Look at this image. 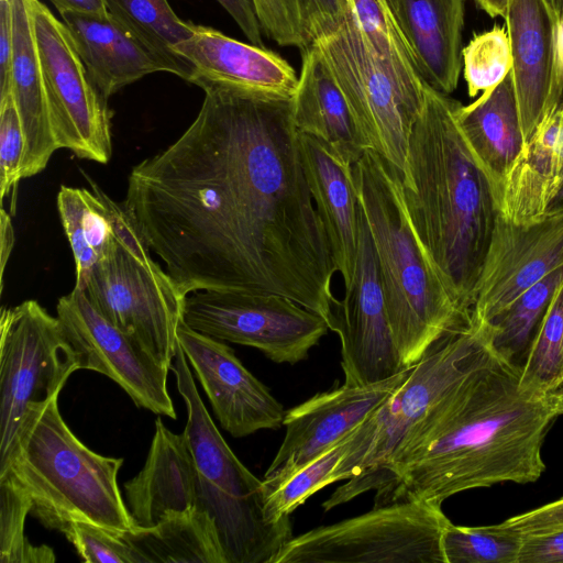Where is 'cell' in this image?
<instances>
[{
	"label": "cell",
	"instance_id": "1",
	"mask_svg": "<svg viewBox=\"0 0 563 563\" xmlns=\"http://www.w3.org/2000/svg\"><path fill=\"white\" fill-rule=\"evenodd\" d=\"M203 91L180 136L131 169L123 209L185 296L277 294L333 331L336 268L305 175L292 97Z\"/></svg>",
	"mask_w": 563,
	"mask_h": 563
},
{
	"label": "cell",
	"instance_id": "2",
	"mask_svg": "<svg viewBox=\"0 0 563 563\" xmlns=\"http://www.w3.org/2000/svg\"><path fill=\"white\" fill-rule=\"evenodd\" d=\"M520 365L499 356L442 398L377 471L349 479L325 499L329 511L376 492L375 505L442 503L464 490L536 482L541 450L563 415V388L523 387Z\"/></svg>",
	"mask_w": 563,
	"mask_h": 563
},
{
	"label": "cell",
	"instance_id": "3",
	"mask_svg": "<svg viewBox=\"0 0 563 563\" xmlns=\"http://www.w3.org/2000/svg\"><path fill=\"white\" fill-rule=\"evenodd\" d=\"M460 103L426 84L400 183L420 246L452 297L471 313L499 205L459 125Z\"/></svg>",
	"mask_w": 563,
	"mask_h": 563
},
{
	"label": "cell",
	"instance_id": "4",
	"mask_svg": "<svg viewBox=\"0 0 563 563\" xmlns=\"http://www.w3.org/2000/svg\"><path fill=\"white\" fill-rule=\"evenodd\" d=\"M352 172L394 341L410 367L444 334L468 324L471 313L452 297L417 240L402 200L401 173L372 148Z\"/></svg>",
	"mask_w": 563,
	"mask_h": 563
},
{
	"label": "cell",
	"instance_id": "5",
	"mask_svg": "<svg viewBox=\"0 0 563 563\" xmlns=\"http://www.w3.org/2000/svg\"><path fill=\"white\" fill-rule=\"evenodd\" d=\"M57 399L29 410L0 475L21 486L30 515L47 529L63 533L73 521L117 533L134 529L118 485L123 459L86 446L66 424Z\"/></svg>",
	"mask_w": 563,
	"mask_h": 563
},
{
	"label": "cell",
	"instance_id": "6",
	"mask_svg": "<svg viewBox=\"0 0 563 563\" xmlns=\"http://www.w3.org/2000/svg\"><path fill=\"white\" fill-rule=\"evenodd\" d=\"M170 369L187 408L185 434L198 476V508L216 522L227 563H274L292 538L288 519L271 522L264 485L238 459L212 421L179 345Z\"/></svg>",
	"mask_w": 563,
	"mask_h": 563
},
{
	"label": "cell",
	"instance_id": "7",
	"mask_svg": "<svg viewBox=\"0 0 563 563\" xmlns=\"http://www.w3.org/2000/svg\"><path fill=\"white\" fill-rule=\"evenodd\" d=\"M493 340L492 322L471 314L468 324L434 342L401 386L353 432L332 482L365 476L380 468L442 398L500 356Z\"/></svg>",
	"mask_w": 563,
	"mask_h": 563
},
{
	"label": "cell",
	"instance_id": "8",
	"mask_svg": "<svg viewBox=\"0 0 563 563\" xmlns=\"http://www.w3.org/2000/svg\"><path fill=\"white\" fill-rule=\"evenodd\" d=\"M84 291L109 322L170 369L187 296L152 257L120 205L113 245L92 269Z\"/></svg>",
	"mask_w": 563,
	"mask_h": 563
},
{
	"label": "cell",
	"instance_id": "9",
	"mask_svg": "<svg viewBox=\"0 0 563 563\" xmlns=\"http://www.w3.org/2000/svg\"><path fill=\"white\" fill-rule=\"evenodd\" d=\"M442 505L406 500L292 537L274 563H445Z\"/></svg>",
	"mask_w": 563,
	"mask_h": 563
},
{
	"label": "cell",
	"instance_id": "10",
	"mask_svg": "<svg viewBox=\"0 0 563 563\" xmlns=\"http://www.w3.org/2000/svg\"><path fill=\"white\" fill-rule=\"evenodd\" d=\"M79 360L58 319L30 299L0 314V468L34 407L59 396Z\"/></svg>",
	"mask_w": 563,
	"mask_h": 563
},
{
	"label": "cell",
	"instance_id": "11",
	"mask_svg": "<svg viewBox=\"0 0 563 563\" xmlns=\"http://www.w3.org/2000/svg\"><path fill=\"white\" fill-rule=\"evenodd\" d=\"M57 148L107 164L112 155L111 112L91 80L65 25L41 0H29Z\"/></svg>",
	"mask_w": 563,
	"mask_h": 563
},
{
	"label": "cell",
	"instance_id": "12",
	"mask_svg": "<svg viewBox=\"0 0 563 563\" xmlns=\"http://www.w3.org/2000/svg\"><path fill=\"white\" fill-rule=\"evenodd\" d=\"M183 321L224 342L252 346L276 363L294 365L329 327L318 313L271 292L199 290L186 297Z\"/></svg>",
	"mask_w": 563,
	"mask_h": 563
},
{
	"label": "cell",
	"instance_id": "13",
	"mask_svg": "<svg viewBox=\"0 0 563 563\" xmlns=\"http://www.w3.org/2000/svg\"><path fill=\"white\" fill-rule=\"evenodd\" d=\"M324 55L371 148L400 173L409 135L422 109L373 54L351 16L334 33L314 42Z\"/></svg>",
	"mask_w": 563,
	"mask_h": 563
},
{
	"label": "cell",
	"instance_id": "14",
	"mask_svg": "<svg viewBox=\"0 0 563 563\" xmlns=\"http://www.w3.org/2000/svg\"><path fill=\"white\" fill-rule=\"evenodd\" d=\"M66 335L77 353L79 368L106 375L117 383L139 408L176 419L167 389L166 369L132 339L109 322L74 288L56 305Z\"/></svg>",
	"mask_w": 563,
	"mask_h": 563
},
{
	"label": "cell",
	"instance_id": "15",
	"mask_svg": "<svg viewBox=\"0 0 563 563\" xmlns=\"http://www.w3.org/2000/svg\"><path fill=\"white\" fill-rule=\"evenodd\" d=\"M358 251L353 278L336 307L344 385L385 380L408 368L391 333L376 254L364 211L358 212Z\"/></svg>",
	"mask_w": 563,
	"mask_h": 563
},
{
	"label": "cell",
	"instance_id": "16",
	"mask_svg": "<svg viewBox=\"0 0 563 563\" xmlns=\"http://www.w3.org/2000/svg\"><path fill=\"white\" fill-rule=\"evenodd\" d=\"M525 144L562 102V20L547 0H509L505 14Z\"/></svg>",
	"mask_w": 563,
	"mask_h": 563
},
{
	"label": "cell",
	"instance_id": "17",
	"mask_svg": "<svg viewBox=\"0 0 563 563\" xmlns=\"http://www.w3.org/2000/svg\"><path fill=\"white\" fill-rule=\"evenodd\" d=\"M563 266V213L517 224L498 213L472 316L492 322L522 292Z\"/></svg>",
	"mask_w": 563,
	"mask_h": 563
},
{
	"label": "cell",
	"instance_id": "18",
	"mask_svg": "<svg viewBox=\"0 0 563 563\" xmlns=\"http://www.w3.org/2000/svg\"><path fill=\"white\" fill-rule=\"evenodd\" d=\"M412 366L382 382L319 393L285 412L283 442L263 484L273 485L352 434L401 384Z\"/></svg>",
	"mask_w": 563,
	"mask_h": 563
},
{
	"label": "cell",
	"instance_id": "19",
	"mask_svg": "<svg viewBox=\"0 0 563 563\" xmlns=\"http://www.w3.org/2000/svg\"><path fill=\"white\" fill-rule=\"evenodd\" d=\"M177 339L213 413L232 437L243 438L283 426V405L224 341L195 331L184 321Z\"/></svg>",
	"mask_w": 563,
	"mask_h": 563
},
{
	"label": "cell",
	"instance_id": "20",
	"mask_svg": "<svg viewBox=\"0 0 563 563\" xmlns=\"http://www.w3.org/2000/svg\"><path fill=\"white\" fill-rule=\"evenodd\" d=\"M59 14L91 80L107 99L153 73H172L187 81L191 76L188 64L166 57L109 11Z\"/></svg>",
	"mask_w": 563,
	"mask_h": 563
},
{
	"label": "cell",
	"instance_id": "21",
	"mask_svg": "<svg viewBox=\"0 0 563 563\" xmlns=\"http://www.w3.org/2000/svg\"><path fill=\"white\" fill-rule=\"evenodd\" d=\"M173 51L190 65L188 81L202 90L233 88L291 98L297 89L299 77L278 54L212 27L196 24Z\"/></svg>",
	"mask_w": 563,
	"mask_h": 563
},
{
	"label": "cell",
	"instance_id": "22",
	"mask_svg": "<svg viewBox=\"0 0 563 563\" xmlns=\"http://www.w3.org/2000/svg\"><path fill=\"white\" fill-rule=\"evenodd\" d=\"M124 492L135 528L198 507L197 468L185 432L170 431L158 418L146 461Z\"/></svg>",
	"mask_w": 563,
	"mask_h": 563
},
{
	"label": "cell",
	"instance_id": "23",
	"mask_svg": "<svg viewBox=\"0 0 563 563\" xmlns=\"http://www.w3.org/2000/svg\"><path fill=\"white\" fill-rule=\"evenodd\" d=\"M298 139L308 186L345 287L354 275L360 233L352 164L312 135L298 132Z\"/></svg>",
	"mask_w": 563,
	"mask_h": 563
},
{
	"label": "cell",
	"instance_id": "24",
	"mask_svg": "<svg viewBox=\"0 0 563 563\" xmlns=\"http://www.w3.org/2000/svg\"><path fill=\"white\" fill-rule=\"evenodd\" d=\"M423 81L452 93L462 70L466 0H386Z\"/></svg>",
	"mask_w": 563,
	"mask_h": 563
},
{
	"label": "cell",
	"instance_id": "25",
	"mask_svg": "<svg viewBox=\"0 0 563 563\" xmlns=\"http://www.w3.org/2000/svg\"><path fill=\"white\" fill-rule=\"evenodd\" d=\"M301 51V71L292 96L296 129L325 142L353 165L371 145L319 46L311 43Z\"/></svg>",
	"mask_w": 563,
	"mask_h": 563
},
{
	"label": "cell",
	"instance_id": "26",
	"mask_svg": "<svg viewBox=\"0 0 563 563\" xmlns=\"http://www.w3.org/2000/svg\"><path fill=\"white\" fill-rule=\"evenodd\" d=\"M13 57L10 92L23 133L21 177L41 173L57 151L52 131L43 71L38 58L29 0H11Z\"/></svg>",
	"mask_w": 563,
	"mask_h": 563
},
{
	"label": "cell",
	"instance_id": "27",
	"mask_svg": "<svg viewBox=\"0 0 563 563\" xmlns=\"http://www.w3.org/2000/svg\"><path fill=\"white\" fill-rule=\"evenodd\" d=\"M459 125L499 195L525 146L511 73L472 103H460Z\"/></svg>",
	"mask_w": 563,
	"mask_h": 563
},
{
	"label": "cell",
	"instance_id": "28",
	"mask_svg": "<svg viewBox=\"0 0 563 563\" xmlns=\"http://www.w3.org/2000/svg\"><path fill=\"white\" fill-rule=\"evenodd\" d=\"M561 118L559 104L525 144L504 181L499 213L510 222L527 224L545 214L554 196Z\"/></svg>",
	"mask_w": 563,
	"mask_h": 563
},
{
	"label": "cell",
	"instance_id": "29",
	"mask_svg": "<svg viewBox=\"0 0 563 563\" xmlns=\"http://www.w3.org/2000/svg\"><path fill=\"white\" fill-rule=\"evenodd\" d=\"M91 190L60 186L57 210L76 265V289L84 290L95 266L109 253L115 239L114 202L89 176Z\"/></svg>",
	"mask_w": 563,
	"mask_h": 563
},
{
	"label": "cell",
	"instance_id": "30",
	"mask_svg": "<svg viewBox=\"0 0 563 563\" xmlns=\"http://www.w3.org/2000/svg\"><path fill=\"white\" fill-rule=\"evenodd\" d=\"M121 536L140 563H227L214 520L198 507Z\"/></svg>",
	"mask_w": 563,
	"mask_h": 563
},
{
	"label": "cell",
	"instance_id": "31",
	"mask_svg": "<svg viewBox=\"0 0 563 563\" xmlns=\"http://www.w3.org/2000/svg\"><path fill=\"white\" fill-rule=\"evenodd\" d=\"M356 21L373 54L400 89L423 104L426 82L404 40L386 0H349Z\"/></svg>",
	"mask_w": 563,
	"mask_h": 563
},
{
	"label": "cell",
	"instance_id": "32",
	"mask_svg": "<svg viewBox=\"0 0 563 563\" xmlns=\"http://www.w3.org/2000/svg\"><path fill=\"white\" fill-rule=\"evenodd\" d=\"M563 280V266L522 292L492 321L493 344L507 361L521 365L550 301Z\"/></svg>",
	"mask_w": 563,
	"mask_h": 563
},
{
	"label": "cell",
	"instance_id": "33",
	"mask_svg": "<svg viewBox=\"0 0 563 563\" xmlns=\"http://www.w3.org/2000/svg\"><path fill=\"white\" fill-rule=\"evenodd\" d=\"M352 434L279 482L269 486L263 484L264 512L268 521L279 522L288 519L289 515L305 504L310 496L333 484L332 475L345 456Z\"/></svg>",
	"mask_w": 563,
	"mask_h": 563
},
{
	"label": "cell",
	"instance_id": "34",
	"mask_svg": "<svg viewBox=\"0 0 563 563\" xmlns=\"http://www.w3.org/2000/svg\"><path fill=\"white\" fill-rule=\"evenodd\" d=\"M523 387L563 388V280L555 290L520 365Z\"/></svg>",
	"mask_w": 563,
	"mask_h": 563
},
{
	"label": "cell",
	"instance_id": "35",
	"mask_svg": "<svg viewBox=\"0 0 563 563\" xmlns=\"http://www.w3.org/2000/svg\"><path fill=\"white\" fill-rule=\"evenodd\" d=\"M106 1L108 11L153 48L170 59L188 64L174 53L173 47L188 38L196 24L181 20L168 0Z\"/></svg>",
	"mask_w": 563,
	"mask_h": 563
},
{
	"label": "cell",
	"instance_id": "36",
	"mask_svg": "<svg viewBox=\"0 0 563 563\" xmlns=\"http://www.w3.org/2000/svg\"><path fill=\"white\" fill-rule=\"evenodd\" d=\"M523 534L506 527L446 525L442 536L445 563H518Z\"/></svg>",
	"mask_w": 563,
	"mask_h": 563
},
{
	"label": "cell",
	"instance_id": "37",
	"mask_svg": "<svg viewBox=\"0 0 563 563\" xmlns=\"http://www.w3.org/2000/svg\"><path fill=\"white\" fill-rule=\"evenodd\" d=\"M31 503L21 486L9 475H0V562H55L53 549L32 544L24 533Z\"/></svg>",
	"mask_w": 563,
	"mask_h": 563
},
{
	"label": "cell",
	"instance_id": "38",
	"mask_svg": "<svg viewBox=\"0 0 563 563\" xmlns=\"http://www.w3.org/2000/svg\"><path fill=\"white\" fill-rule=\"evenodd\" d=\"M464 78L470 97L494 89L511 70L507 30L495 25L475 35L462 49Z\"/></svg>",
	"mask_w": 563,
	"mask_h": 563
},
{
	"label": "cell",
	"instance_id": "39",
	"mask_svg": "<svg viewBox=\"0 0 563 563\" xmlns=\"http://www.w3.org/2000/svg\"><path fill=\"white\" fill-rule=\"evenodd\" d=\"M63 534L87 563H140L121 533L86 521H73Z\"/></svg>",
	"mask_w": 563,
	"mask_h": 563
},
{
	"label": "cell",
	"instance_id": "40",
	"mask_svg": "<svg viewBox=\"0 0 563 563\" xmlns=\"http://www.w3.org/2000/svg\"><path fill=\"white\" fill-rule=\"evenodd\" d=\"M24 133L10 93L0 98V197L4 199L22 179Z\"/></svg>",
	"mask_w": 563,
	"mask_h": 563
},
{
	"label": "cell",
	"instance_id": "41",
	"mask_svg": "<svg viewBox=\"0 0 563 563\" xmlns=\"http://www.w3.org/2000/svg\"><path fill=\"white\" fill-rule=\"evenodd\" d=\"M263 32L280 46L310 45L301 23L298 0H254Z\"/></svg>",
	"mask_w": 563,
	"mask_h": 563
},
{
	"label": "cell",
	"instance_id": "42",
	"mask_svg": "<svg viewBox=\"0 0 563 563\" xmlns=\"http://www.w3.org/2000/svg\"><path fill=\"white\" fill-rule=\"evenodd\" d=\"M298 4L310 44L338 31L352 14L349 0H298Z\"/></svg>",
	"mask_w": 563,
	"mask_h": 563
},
{
	"label": "cell",
	"instance_id": "43",
	"mask_svg": "<svg viewBox=\"0 0 563 563\" xmlns=\"http://www.w3.org/2000/svg\"><path fill=\"white\" fill-rule=\"evenodd\" d=\"M503 523L521 533H541L563 528V497L506 519Z\"/></svg>",
	"mask_w": 563,
	"mask_h": 563
},
{
	"label": "cell",
	"instance_id": "44",
	"mask_svg": "<svg viewBox=\"0 0 563 563\" xmlns=\"http://www.w3.org/2000/svg\"><path fill=\"white\" fill-rule=\"evenodd\" d=\"M518 563H563V528L523 534Z\"/></svg>",
	"mask_w": 563,
	"mask_h": 563
},
{
	"label": "cell",
	"instance_id": "45",
	"mask_svg": "<svg viewBox=\"0 0 563 563\" xmlns=\"http://www.w3.org/2000/svg\"><path fill=\"white\" fill-rule=\"evenodd\" d=\"M13 57V22L11 0L0 1V98L10 93Z\"/></svg>",
	"mask_w": 563,
	"mask_h": 563
},
{
	"label": "cell",
	"instance_id": "46",
	"mask_svg": "<svg viewBox=\"0 0 563 563\" xmlns=\"http://www.w3.org/2000/svg\"><path fill=\"white\" fill-rule=\"evenodd\" d=\"M235 21L238 26L255 45L263 46L262 25L254 0H216Z\"/></svg>",
	"mask_w": 563,
	"mask_h": 563
},
{
	"label": "cell",
	"instance_id": "47",
	"mask_svg": "<svg viewBox=\"0 0 563 563\" xmlns=\"http://www.w3.org/2000/svg\"><path fill=\"white\" fill-rule=\"evenodd\" d=\"M0 243H1V265H0V278H1V290L3 288V278H4V271L8 263V260L10 257V254L12 252L13 245H14V230L12 227L11 218L9 213L4 210V208H1V216H0Z\"/></svg>",
	"mask_w": 563,
	"mask_h": 563
},
{
	"label": "cell",
	"instance_id": "48",
	"mask_svg": "<svg viewBox=\"0 0 563 563\" xmlns=\"http://www.w3.org/2000/svg\"><path fill=\"white\" fill-rule=\"evenodd\" d=\"M59 13H104L108 11L106 0H51Z\"/></svg>",
	"mask_w": 563,
	"mask_h": 563
},
{
	"label": "cell",
	"instance_id": "49",
	"mask_svg": "<svg viewBox=\"0 0 563 563\" xmlns=\"http://www.w3.org/2000/svg\"><path fill=\"white\" fill-rule=\"evenodd\" d=\"M561 109V128L556 147V168L554 178V195L563 185V102L560 103Z\"/></svg>",
	"mask_w": 563,
	"mask_h": 563
},
{
	"label": "cell",
	"instance_id": "50",
	"mask_svg": "<svg viewBox=\"0 0 563 563\" xmlns=\"http://www.w3.org/2000/svg\"><path fill=\"white\" fill-rule=\"evenodd\" d=\"M490 18H505L509 0H474Z\"/></svg>",
	"mask_w": 563,
	"mask_h": 563
},
{
	"label": "cell",
	"instance_id": "51",
	"mask_svg": "<svg viewBox=\"0 0 563 563\" xmlns=\"http://www.w3.org/2000/svg\"><path fill=\"white\" fill-rule=\"evenodd\" d=\"M558 213H563V185L550 200L544 216Z\"/></svg>",
	"mask_w": 563,
	"mask_h": 563
},
{
	"label": "cell",
	"instance_id": "52",
	"mask_svg": "<svg viewBox=\"0 0 563 563\" xmlns=\"http://www.w3.org/2000/svg\"><path fill=\"white\" fill-rule=\"evenodd\" d=\"M550 7L558 13L561 20H563V0H547Z\"/></svg>",
	"mask_w": 563,
	"mask_h": 563
},
{
	"label": "cell",
	"instance_id": "53",
	"mask_svg": "<svg viewBox=\"0 0 563 563\" xmlns=\"http://www.w3.org/2000/svg\"><path fill=\"white\" fill-rule=\"evenodd\" d=\"M561 37H562V46H563V20H562V26H561Z\"/></svg>",
	"mask_w": 563,
	"mask_h": 563
}]
</instances>
